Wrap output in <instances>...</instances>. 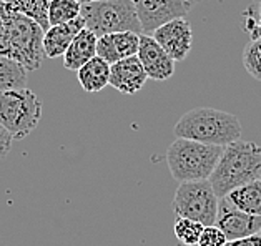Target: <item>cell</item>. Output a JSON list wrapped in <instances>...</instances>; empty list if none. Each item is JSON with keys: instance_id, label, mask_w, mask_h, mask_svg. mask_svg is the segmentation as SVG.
Segmentation results:
<instances>
[{"instance_id": "1", "label": "cell", "mask_w": 261, "mask_h": 246, "mask_svg": "<svg viewBox=\"0 0 261 246\" xmlns=\"http://www.w3.org/2000/svg\"><path fill=\"white\" fill-rule=\"evenodd\" d=\"M45 29L27 15L17 14L4 4V35L0 55L20 64L27 72L39 70L45 59L43 53Z\"/></svg>"}, {"instance_id": "2", "label": "cell", "mask_w": 261, "mask_h": 246, "mask_svg": "<svg viewBox=\"0 0 261 246\" xmlns=\"http://www.w3.org/2000/svg\"><path fill=\"white\" fill-rule=\"evenodd\" d=\"M261 176V147L254 142L238 140L223 147V153L208 181L218 198Z\"/></svg>"}, {"instance_id": "3", "label": "cell", "mask_w": 261, "mask_h": 246, "mask_svg": "<svg viewBox=\"0 0 261 246\" xmlns=\"http://www.w3.org/2000/svg\"><path fill=\"white\" fill-rule=\"evenodd\" d=\"M173 131L178 138L216 147H226L241 140V123L237 115L206 106L188 110L176 122Z\"/></svg>"}, {"instance_id": "4", "label": "cell", "mask_w": 261, "mask_h": 246, "mask_svg": "<svg viewBox=\"0 0 261 246\" xmlns=\"http://www.w3.org/2000/svg\"><path fill=\"white\" fill-rule=\"evenodd\" d=\"M223 153V147L188 138H176L168 147L167 165L178 183L208 180Z\"/></svg>"}, {"instance_id": "5", "label": "cell", "mask_w": 261, "mask_h": 246, "mask_svg": "<svg viewBox=\"0 0 261 246\" xmlns=\"http://www.w3.org/2000/svg\"><path fill=\"white\" fill-rule=\"evenodd\" d=\"M80 17L84 18L85 29L92 30L97 37L118 32L143 34L132 0H97L82 4Z\"/></svg>"}, {"instance_id": "6", "label": "cell", "mask_w": 261, "mask_h": 246, "mask_svg": "<svg viewBox=\"0 0 261 246\" xmlns=\"http://www.w3.org/2000/svg\"><path fill=\"white\" fill-rule=\"evenodd\" d=\"M42 118V100L27 87L0 93V125L14 140H23Z\"/></svg>"}, {"instance_id": "7", "label": "cell", "mask_w": 261, "mask_h": 246, "mask_svg": "<svg viewBox=\"0 0 261 246\" xmlns=\"http://www.w3.org/2000/svg\"><path fill=\"white\" fill-rule=\"evenodd\" d=\"M218 205L220 198L208 180L180 183L171 201L176 216L193 220L205 226L215 225Z\"/></svg>"}, {"instance_id": "8", "label": "cell", "mask_w": 261, "mask_h": 246, "mask_svg": "<svg viewBox=\"0 0 261 246\" xmlns=\"http://www.w3.org/2000/svg\"><path fill=\"white\" fill-rule=\"evenodd\" d=\"M145 35L153 34L175 18H185L192 9L190 0H132Z\"/></svg>"}, {"instance_id": "9", "label": "cell", "mask_w": 261, "mask_h": 246, "mask_svg": "<svg viewBox=\"0 0 261 246\" xmlns=\"http://www.w3.org/2000/svg\"><path fill=\"white\" fill-rule=\"evenodd\" d=\"M215 225L225 233L228 241L261 233V216L238 210L226 197L220 198Z\"/></svg>"}, {"instance_id": "10", "label": "cell", "mask_w": 261, "mask_h": 246, "mask_svg": "<svg viewBox=\"0 0 261 246\" xmlns=\"http://www.w3.org/2000/svg\"><path fill=\"white\" fill-rule=\"evenodd\" d=\"M151 37L175 62H183L192 52L193 30L187 18H175V20L162 25Z\"/></svg>"}, {"instance_id": "11", "label": "cell", "mask_w": 261, "mask_h": 246, "mask_svg": "<svg viewBox=\"0 0 261 246\" xmlns=\"http://www.w3.org/2000/svg\"><path fill=\"white\" fill-rule=\"evenodd\" d=\"M137 57L142 62L148 78L165 81L173 77L175 60L165 52L163 47L151 35H140V47Z\"/></svg>"}, {"instance_id": "12", "label": "cell", "mask_w": 261, "mask_h": 246, "mask_svg": "<svg viewBox=\"0 0 261 246\" xmlns=\"http://www.w3.org/2000/svg\"><path fill=\"white\" fill-rule=\"evenodd\" d=\"M146 72L137 55L110 65V87L125 95H135L146 84Z\"/></svg>"}, {"instance_id": "13", "label": "cell", "mask_w": 261, "mask_h": 246, "mask_svg": "<svg viewBox=\"0 0 261 246\" xmlns=\"http://www.w3.org/2000/svg\"><path fill=\"white\" fill-rule=\"evenodd\" d=\"M140 35L135 32H118L98 37L97 55L107 60L108 64H115L123 59H128L138 53Z\"/></svg>"}, {"instance_id": "14", "label": "cell", "mask_w": 261, "mask_h": 246, "mask_svg": "<svg viewBox=\"0 0 261 246\" xmlns=\"http://www.w3.org/2000/svg\"><path fill=\"white\" fill-rule=\"evenodd\" d=\"M82 29H85V22L84 18L79 17L72 22L52 25L48 30H45V35H43V53H45V59L63 57V53L70 47V43L75 39V35Z\"/></svg>"}, {"instance_id": "15", "label": "cell", "mask_w": 261, "mask_h": 246, "mask_svg": "<svg viewBox=\"0 0 261 246\" xmlns=\"http://www.w3.org/2000/svg\"><path fill=\"white\" fill-rule=\"evenodd\" d=\"M97 43L98 37L92 30L82 29L63 53V67L70 72H79L80 67H84L97 55Z\"/></svg>"}, {"instance_id": "16", "label": "cell", "mask_w": 261, "mask_h": 246, "mask_svg": "<svg viewBox=\"0 0 261 246\" xmlns=\"http://www.w3.org/2000/svg\"><path fill=\"white\" fill-rule=\"evenodd\" d=\"M80 87L88 93H97L110 84V64L95 55L77 72Z\"/></svg>"}, {"instance_id": "17", "label": "cell", "mask_w": 261, "mask_h": 246, "mask_svg": "<svg viewBox=\"0 0 261 246\" xmlns=\"http://www.w3.org/2000/svg\"><path fill=\"white\" fill-rule=\"evenodd\" d=\"M238 210L261 216V180H254L226 195Z\"/></svg>"}, {"instance_id": "18", "label": "cell", "mask_w": 261, "mask_h": 246, "mask_svg": "<svg viewBox=\"0 0 261 246\" xmlns=\"http://www.w3.org/2000/svg\"><path fill=\"white\" fill-rule=\"evenodd\" d=\"M5 7L17 14L27 15L39 22L45 30L50 29L48 23V4L50 0H2Z\"/></svg>"}, {"instance_id": "19", "label": "cell", "mask_w": 261, "mask_h": 246, "mask_svg": "<svg viewBox=\"0 0 261 246\" xmlns=\"http://www.w3.org/2000/svg\"><path fill=\"white\" fill-rule=\"evenodd\" d=\"M27 87V70L17 62L0 55V93Z\"/></svg>"}, {"instance_id": "20", "label": "cell", "mask_w": 261, "mask_h": 246, "mask_svg": "<svg viewBox=\"0 0 261 246\" xmlns=\"http://www.w3.org/2000/svg\"><path fill=\"white\" fill-rule=\"evenodd\" d=\"M82 14V2L79 0H50L48 4V23L60 25L72 22Z\"/></svg>"}, {"instance_id": "21", "label": "cell", "mask_w": 261, "mask_h": 246, "mask_svg": "<svg viewBox=\"0 0 261 246\" xmlns=\"http://www.w3.org/2000/svg\"><path fill=\"white\" fill-rule=\"evenodd\" d=\"M203 230H205V225L193 222V220H188V218H181V216H178L173 225L175 236L178 241H180V244H183V246L198 244Z\"/></svg>"}, {"instance_id": "22", "label": "cell", "mask_w": 261, "mask_h": 246, "mask_svg": "<svg viewBox=\"0 0 261 246\" xmlns=\"http://www.w3.org/2000/svg\"><path fill=\"white\" fill-rule=\"evenodd\" d=\"M243 65L253 78L261 81V37L246 45L243 52Z\"/></svg>"}, {"instance_id": "23", "label": "cell", "mask_w": 261, "mask_h": 246, "mask_svg": "<svg viewBox=\"0 0 261 246\" xmlns=\"http://www.w3.org/2000/svg\"><path fill=\"white\" fill-rule=\"evenodd\" d=\"M228 243V239L216 225L212 226H205L203 230L201 236H200V241L196 246H225Z\"/></svg>"}, {"instance_id": "24", "label": "cell", "mask_w": 261, "mask_h": 246, "mask_svg": "<svg viewBox=\"0 0 261 246\" xmlns=\"http://www.w3.org/2000/svg\"><path fill=\"white\" fill-rule=\"evenodd\" d=\"M225 246H261V233H256V235L246 238L233 239V241H228Z\"/></svg>"}, {"instance_id": "25", "label": "cell", "mask_w": 261, "mask_h": 246, "mask_svg": "<svg viewBox=\"0 0 261 246\" xmlns=\"http://www.w3.org/2000/svg\"><path fill=\"white\" fill-rule=\"evenodd\" d=\"M12 142H14V138H12L9 131L0 125V158H4V156L10 151Z\"/></svg>"}, {"instance_id": "26", "label": "cell", "mask_w": 261, "mask_h": 246, "mask_svg": "<svg viewBox=\"0 0 261 246\" xmlns=\"http://www.w3.org/2000/svg\"><path fill=\"white\" fill-rule=\"evenodd\" d=\"M4 35V2L0 0V40Z\"/></svg>"}, {"instance_id": "27", "label": "cell", "mask_w": 261, "mask_h": 246, "mask_svg": "<svg viewBox=\"0 0 261 246\" xmlns=\"http://www.w3.org/2000/svg\"><path fill=\"white\" fill-rule=\"evenodd\" d=\"M87 2H97V0H82V4H87Z\"/></svg>"}, {"instance_id": "28", "label": "cell", "mask_w": 261, "mask_h": 246, "mask_svg": "<svg viewBox=\"0 0 261 246\" xmlns=\"http://www.w3.org/2000/svg\"><path fill=\"white\" fill-rule=\"evenodd\" d=\"M258 14H259V17H261V4L258 5Z\"/></svg>"}, {"instance_id": "29", "label": "cell", "mask_w": 261, "mask_h": 246, "mask_svg": "<svg viewBox=\"0 0 261 246\" xmlns=\"http://www.w3.org/2000/svg\"><path fill=\"white\" fill-rule=\"evenodd\" d=\"M253 2L256 4V5H259V4H261V0H253Z\"/></svg>"}, {"instance_id": "30", "label": "cell", "mask_w": 261, "mask_h": 246, "mask_svg": "<svg viewBox=\"0 0 261 246\" xmlns=\"http://www.w3.org/2000/svg\"><path fill=\"white\" fill-rule=\"evenodd\" d=\"M192 4H196V2H201V0H190Z\"/></svg>"}, {"instance_id": "31", "label": "cell", "mask_w": 261, "mask_h": 246, "mask_svg": "<svg viewBox=\"0 0 261 246\" xmlns=\"http://www.w3.org/2000/svg\"><path fill=\"white\" fill-rule=\"evenodd\" d=\"M79 2H82V0H79Z\"/></svg>"}, {"instance_id": "32", "label": "cell", "mask_w": 261, "mask_h": 246, "mask_svg": "<svg viewBox=\"0 0 261 246\" xmlns=\"http://www.w3.org/2000/svg\"><path fill=\"white\" fill-rule=\"evenodd\" d=\"M259 180H261V176H259Z\"/></svg>"}, {"instance_id": "33", "label": "cell", "mask_w": 261, "mask_h": 246, "mask_svg": "<svg viewBox=\"0 0 261 246\" xmlns=\"http://www.w3.org/2000/svg\"><path fill=\"white\" fill-rule=\"evenodd\" d=\"M180 246H183V244H180Z\"/></svg>"}]
</instances>
